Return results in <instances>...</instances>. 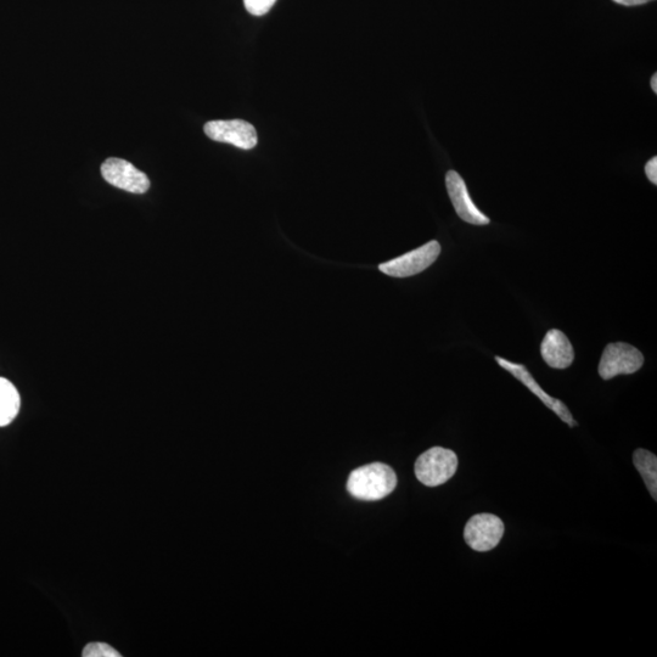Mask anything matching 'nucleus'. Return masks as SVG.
<instances>
[{
  "mask_svg": "<svg viewBox=\"0 0 657 657\" xmlns=\"http://www.w3.org/2000/svg\"><path fill=\"white\" fill-rule=\"evenodd\" d=\"M441 254V245L438 241L432 240L419 249H415L408 254L395 258L379 266L381 272L390 277L408 278L413 277L431 265H434L438 256Z\"/></svg>",
  "mask_w": 657,
  "mask_h": 657,
  "instance_id": "20e7f679",
  "label": "nucleus"
},
{
  "mask_svg": "<svg viewBox=\"0 0 657 657\" xmlns=\"http://www.w3.org/2000/svg\"><path fill=\"white\" fill-rule=\"evenodd\" d=\"M20 411V395L9 380L0 378V426H7Z\"/></svg>",
  "mask_w": 657,
  "mask_h": 657,
  "instance_id": "9b49d317",
  "label": "nucleus"
},
{
  "mask_svg": "<svg viewBox=\"0 0 657 657\" xmlns=\"http://www.w3.org/2000/svg\"><path fill=\"white\" fill-rule=\"evenodd\" d=\"M643 364L644 356L638 348L625 342H616L606 346L599 363V375L604 380H610L617 375L637 373Z\"/></svg>",
  "mask_w": 657,
  "mask_h": 657,
  "instance_id": "7ed1b4c3",
  "label": "nucleus"
},
{
  "mask_svg": "<svg viewBox=\"0 0 657 657\" xmlns=\"http://www.w3.org/2000/svg\"><path fill=\"white\" fill-rule=\"evenodd\" d=\"M397 486V476L389 465L373 463L353 470L347 481V491L361 501H380Z\"/></svg>",
  "mask_w": 657,
  "mask_h": 657,
  "instance_id": "f257e3e1",
  "label": "nucleus"
},
{
  "mask_svg": "<svg viewBox=\"0 0 657 657\" xmlns=\"http://www.w3.org/2000/svg\"><path fill=\"white\" fill-rule=\"evenodd\" d=\"M84 657H121L119 651L105 643H91L83 649Z\"/></svg>",
  "mask_w": 657,
  "mask_h": 657,
  "instance_id": "ddd939ff",
  "label": "nucleus"
},
{
  "mask_svg": "<svg viewBox=\"0 0 657 657\" xmlns=\"http://www.w3.org/2000/svg\"><path fill=\"white\" fill-rule=\"evenodd\" d=\"M496 362L501 365L503 369L507 370V372H509L511 375L515 376L516 379L521 381V383L524 384L527 389L533 393V395H536L539 400L546 404L550 411H553L555 414H557L558 417L564 421V423L571 426V428H574V426L577 425L575 419L572 418V415L565 404L560 400H557V398L549 396L548 393L537 384V381L535 378H533L525 365L511 363L502 357H496Z\"/></svg>",
  "mask_w": 657,
  "mask_h": 657,
  "instance_id": "1a4fd4ad",
  "label": "nucleus"
},
{
  "mask_svg": "<svg viewBox=\"0 0 657 657\" xmlns=\"http://www.w3.org/2000/svg\"><path fill=\"white\" fill-rule=\"evenodd\" d=\"M541 355L543 361L554 369L569 368L575 359L574 347L563 331L558 329L549 330L544 336Z\"/></svg>",
  "mask_w": 657,
  "mask_h": 657,
  "instance_id": "9d476101",
  "label": "nucleus"
},
{
  "mask_svg": "<svg viewBox=\"0 0 657 657\" xmlns=\"http://www.w3.org/2000/svg\"><path fill=\"white\" fill-rule=\"evenodd\" d=\"M204 131L215 142L232 144L243 150L254 149L258 142L256 128L243 120L210 121Z\"/></svg>",
  "mask_w": 657,
  "mask_h": 657,
  "instance_id": "423d86ee",
  "label": "nucleus"
},
{
  "mask_svg": "<svg viewBox=\"0 0 657 657\" xmlns=\"http://www.w3.org/2000/svg\"><path fill=\"white\" fill-rule=\"evenodd\" d=\"M651 88H653V91L655 93H657V75H656V73L653 76V78H651Z\"/></svg>",
  "mask_w": 657,
  "mask_h": 657,
  "instance_id": "f3484780",
  "label": "nucleus"
},
{
  "mask_svg": "<svg viewBox=\"0 0 657 657\" xmlns=\"http://www.w3.org/2000/svg\"><path fill=\"white\" fill-rule=\"evenodd\" d=\"M458 469L457 454L451 449L434 447L421 454L415 463V475L421 484L437 487L451 480Z\"/></svg>",
  "mask_w": 657,
  "mask_h": 657,
  "instance_id": "f03ea898",
  "label": "nucleus"
},
{
  "mask_svg": "<svg viewBox=\"0 0 657 657\" xmlns=\"http://www.w3.org/2000/svg\"><path fill=\"white\" fill-rule=\"evenodd\" d=\"M639 474L642 475L645 485L648 486L651 496L656 501L657 496V459L655 454L647 449H637L633 456Z\"/></svg>",
  "mask_w": 657,
  "mask_h": 657,
  "instance_id": "f8f14e48",
  "label": "nucleus"
},
{
  "mask_svg": "<svg viewBox=\"0 0 657 657\" xmlns=\"http://www.w3.org/2000/svg\"><path fill=\"white\" fill-rule=\"evenodd\" d=\"M504 535V524L501 519L492 514L473 516L465 526L464 538L466 544L476 552H490L501 542Z\"/></svg>",
  "mask_w": 657,
  "mask_h": 657,
  "instance_id": "39448f33",
  "label": "nucleus"
},
{
  "mask_svg": "<svg viewBox=\"0 0 657 657\" xmlns=\"http://www.w3.org/2000/svg\"><path fill=\"white\" fill-rule=\"evenodd\" d=\"M446 187L454 210L464 222L474 224V226H487V224H490V218L477 209L474 201L471 200L464 179L460 177L458 172L449 171L446 174Z\"/></svg>",
  "mask_w": 657,
  "mask_h": 657,
  "instance_id": "6e6552de",
  "label": "nucleus"
},
{
  "mask_svg": "<svg viewBox=\"0 0 657 657\" xmlns=\"http://www.w3.org/2000/svg\"><path fill=\"white\" fill-rule=\"evenodd\" d=\"M615 3L625 5V7H636L651 2V0H614Z\"/></svg>",
  "mask_w": 657,
  "mask_h": 657,
  "instance_id": "dca6fc26",
  "label": "nucleus"
},
{
  "mask_svg": "<svg viewBox=\"0 0 657 657\" xmlns=\"http://www.w3.org/2000/svg\"><path fill=\"white\" fill-rule=\"evenodd\" d=\"M645 173H647V177L649 178V181L653 183L654 185L657 184V159L656 157H653L651 159L647 166H645Z\"/></svg>",
  "mask_w": 657,
  "mask_h": 657,
  "instance_id": "2eb2a0df",
  "label": "nucleus"
},
{
  "mask_svg": "<svg viewBox=\"0 0 657 657\" xmlns=\"http://www.w3.org/2000/svg\"><path fill=\"white\" fill-rule=\"evenodd\" d=\"M101 174L106 182L128 193L144 194L150 188L148 176L131 162L122 159H108L101 166Z\"/></svg>",
  "mask_w": 657,
  "mask_h": 657,
  "instance_id": "0eeeda50",
  "label": "nucleus"
},
{
  "mask_svg": "<svg viewBox=\"0 0 657 657\" xmlns=\"http://www.w3.org/2000/svg\"><path fill=\"white\" fill-rule=\"evenodd\" d=\"M275 2L277 0H244L246 10L254 16L266 15Z\"/></svg>",
  "mask_w": 657,
  "mask_h": 657,
  "instance_id": "4468645a",
  "label": "nucleus"
}]
</instances>
